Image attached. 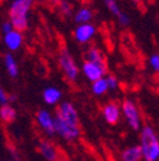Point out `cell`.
<instances>
[{"label": "cell", "mask_w": 159, "mask_h": 161, "mask_svg": "<svg viewBox=\"0 0 159 161\" xmlns=\"http://www.w3.org/2000/svg\"><path fill=\"white\" fill-rule=\"evenodd\" d=\"M32 7V0H14L9 7V21L14 30L22 32L28 27L27 14Z\"/></svg>", "instance_id": "1"}, {"label": "cell", "mask_w": 159, "mask_h": 161, "mask_svg": "<svg viewBox=\"0 0 159 161\" xmlns=\"http://www.w3.org/2000/svg\"><path fill=\"white\" fill-rule=\"evenodd\" d=\"M141 148L145 161H158L159 158V139L154 129L149 125L144 127L140 133Z\"/></svg>", "instance_id": "2"}, {"label": "cell", "mask_w": 159, "mask_h": 161, "mask_svg": "<svg viewBox=\"0 0 159 161\" xmlns=\"http://www.w3.org/2000/svg\"><path fill=\"white\" fill-rule=\"evenodd\" d=\"M59 63H60V67L65 74V77L69 80H75L78 78L79 74V68L74 62V58L71 56V54L64 47L60 51V55H59Z\"/></svg>", "instance_id": "3"}, {"label": "cell", "mask_w": 159, "mask_h": 161, "mask_svg": "<svg viewBox=\"0 0 159 161\" xmlns=\"http://www.w3.org/2000/svg\"><path fill=\"white\" fill-rule=\"evenodd\" d=\"M122 114L127 120V124L130 125V128H132L134 130H139L140 129V114H139L137 106L136 104L130 98H125L122 101V106H121Z\"/></svg>", "instance_id": "4"}, {"label": "cell", "mask_w": 159, "mask_h": 161, "mask_svg": "<svg viewBox=\"0 0 159 161\" xmlns=\"http://www.w3.org/2000/svg\"><path fill=\"white\" fill-rule=\"evenodd\" d=\"M55 133H57L60 137H63L66 141H73L80 136L79 127H74L69 124L66 120H64L59 114L55 116Z\"/></svg>", "instance_id": "5"}, {"label": "cell", "mask_w": 159, "mask_h": 161, "mask_svg": "<svg viewBox=\"0 0 159 161\" xmlns=\"http://www.w3.org/2000/svg\"><path fill=\"white\" fill-rule=\"evenodd\" d=\"M57 114L60 115L64 120L74 127H78L79 125V116H78V111L75 109V106L71 104V103H61L60 106H59V110H57Z\"/></svg>", "instance_id": "6"}, {"label": "cell", "mask_w": 159, "mask_h": 161, "mask_svg": "<svg viewBox=\"0 0 159 161\" xmlns=\"http://www.w3.org/2000/svg\"><path fill=\"white\" fill-rule=\"evenodd\" d=\"M83 69V73L84 75L90 80V82H97V80L105 78V74L107 73V68L105 67H101L98 64H94V63H89V62H85L82 67Z\"/></svg>", "instance_id": "7"}, {"label": "cell", "mask_w": 159, "mask_h": 161, "mask_svg": "<svg viewBox=\"0 0 159 161\" xmlns=\"http://www.w3.org/2000/svg\"><path fill=\"white\" fill-rule=\"evenodd\" d=\"M36 120L49 136L55 133V116H52L47 110H38L36 114Z\"/></svg>", "instance_id": "8"}, {"label": "cell", "mask_w": 159, "mask_h": 161, "mask_svg": "<svg viewBox=\"0 0 159 161\" xmlns=\"http://www.w3.org/2000/svg\"><path fill=\"white\" fill-rule=\"evenodd\" d=\"M94 35H95V27L93 25H90V23L79 25L74 31L75 40L79 44H85V42L90 41Z\"/></svg>", "instance_id": "9"}, {"label": "cell", "mask_w": 159, "mask_h": 161, "mask_svg": "<svg viewBox=\"0 0 159 161\" xmlns=\"http://www.w3.org/2000/svg\"><path fill=\"white\" fill-rule=\"evenodd\" d=\"M23 42V36L22 32H18L15 30H13L12 32H9L8 35H4V44L5 46L10 50V51H15L22 46Z\"/></svg>", "instance_id": "10"}, {"label": "cell", "mask_w": 159, "mask_h": 161, "mask_svg": "<svg viewBox=\"0 0 159 161\" xmlns=\"http://www.w3.org/2000/svg\"><path fill=\"white\" fill-rule=\"evenodd\" d=\"M120 106L116 103H110L103 108V118L108 124H116L120 119Z\"/></svg>", "instance_id": "11"}, {"label": "cell", "mask_w": 159, "mask_h": 161, "mask_svg": "<svg viewBox=\"0 0 159 161\" xmlns=\"http://www.w3.org/2000/svg\"><path fill=\"white\" fill-rule=\"evenodd\" d=\"M121 158L122 161H140L144 158V155H143V148L141 146H131V147H127L126 150L122 151L121 153Z\"/></svg>", "instance_id": "12"}, {"label": "cell", "mask_w": 159, "mask_h": 161, "mask_svg": "<svg viewBox=\"0 0 159 161\" xmlns=\"http://www.w3.org/2000/svg\"><path fill=\"white\" fill-rule=\"evenodd\" d=\"M38 150L47 161L57 160V151H56L55 146L51 142H49V141H41L38 145Z\"/></svg>", "instance_id": "13"}, {"label": "cell", "mask_w": 159, "mask_h": 161, "mask_svg": "<svg viewBox=\"0 0 159 161\" xmlns=\"http://www.w3.org/2000/svg\"><path fill=\"white\" fill-rule=\"evenodd\" d=\"M85 62L94 63V64H98V65H101V67L107 68L105 55L102 54L101 50H98V49H95V47L89 49V50L87 51V54H85Z\"/></svg>", "instance_id": "14"}, {"label": "cell", "mask_w": 159, "mask_h": 161, "mask_svg": "<svg viewBox=\"0 0 159 161\" xmlns=\"http://www.w3.org/2000/svg\"><path fill=\"white\" fill-rule=\"evenodd\" d=\"M42 96H44V100L46 104L55 105L61 100V91L56 87H47V88H45Z\"/></svg>", "instance_id": "15"}, {"label": "cell", "mask_w": 159, "mask_h": 161, "mask_svg": "<svg viewBox=\"0 0 159 161\" xmlns=\"http://www.w3.org/2000/svg\"><path fill=\"white\" fill-rule=\"evenodd\" d=\"M4 64H5V69L8 72V74L12 77V78H15L19 73V69H18V64L15 62V59L13 58V55L10 53L5 54L4 56Z\"/></svg>", "instance_id": "16"}, {"label": "cell", "mask_w": 159, "mask_h": 161, "mask_svg": "<svg viewBox=\"0 0 159 161\" xmlns=\"http://www.w3.org/2000/svg\"><path fill=\"white\" fill-rule=\"evenodd\" d=\"M93 18V12L88 8H80L75 14H74V19L75 22L79 25H87L90 22V19Z\"/></svg>", "instance_id": "17"}, {"label": "cell", "mask_w": 159, "mask_h": 161, "mask_svg": "<svg viewBox=\"0 0 159 161\" xmlns=\"http://www.w3.org/2000/svg\"><path fill=\"white\" fill-rule=\"evenodd\" d=\"M0 118L7 123H12L17 118V110L9 104L5 106H2V109H0Z\"/></svg>", "instance_id": "18"}, {"label": "cell", "mask_w": 159, "mask_h": 161, "mask_svg": "<svg viewBox=\"0 0 159 161\" xmlns=\"http://www.w3.org/2000/svg\"><path fill=\"white\" fill-rule=\"evenodd\" d=\"M108 90H110V87H108V83H107L106 78L99 79V80H97V82H94L92 85V92L94 95H97V96H101V95L106 93Z\"/></svg>", "instance_id": "19"}, {"label": "cell", "mask_w": 159, "mask_h": 161, "mask_svg": "<svg viewBox=\"0 0 159 161\" xmlns=\"http://www.w3.org/2000/svg\"><path fill=\"white\" fill-rule=\"evenodd\" d=\"M105 5L107 7V9L113 14V15H116V17H118L122 12L120 10V7L117 5V3L115 2V0H106L105 2Z\"/></svg>", "instance_id": "20"}, {"label": "cell", "mask_w": 159, "mask_h": 161, "mask_svg": "<svg viewBox=\"0 0 159 161\" xmlns=\"http://www.w3.org/2000/svg\"><path fill=\"white\" fill-rule=\"evenodd\" d=\"M60 7V12L65 15V17H71L73 15V9H71V5L68 3V2H60L59 4Z\"/></svg>", "instance_id": "21"}, {"label": "cell", "mask_w": 159, "mask_h": 161, "mask_svg": "<svg viewBox=\"0 0 159 161\" xmlns=\"http://www.w3.org/2000/svg\"><path fill=\"white\" fill-rule=\"evenodd\" d=\"M149 64H150V67H151L155 72H159V54H153V55H150Z\"/></svg>", "instance_id": "22"}, {"label": "cell", "mask_w": 159, "mask_h": 161, "mask_svg": "<svg viewBox=\"0 0 159 161\" xmlns=\"http://www.w3.org/2000/svg\"><path fill=\"white\" fill-rule=\"evenodd\" d=\"M106 79H107V83H108L110 90H116L118 87V80H117V78L115 75H108Z\"/></svg>", "instance_id": "23"}, {"label": "cell", "mask_w": 159, "mask_h": 161, "mask_svg": "<svg viewBox=\"0 0 159 161\" xmlns=\"http://www.w3.org/2000/svg\"><path fill=\"white\" fill-rule=\"evenodd\" d=\"M117 19H118V23H120L121 26H124V27L130 25V17L127 14H125V13H121L120 15L117 17Z\"/></svg>", "instance_id": "24"}, {"label": "cell", "mask_w": 159, "mask_h": 161, "mask_svg": "<svg viewBox=\"0 0 159 161\" xmlns=\"http://www.w3.org/2000/svg\"><path fill=\"white\" fill-rule=\"evenodd\" d=\"M14 30V27H13V25L10 23V21H7V22H4L3 23V26H2V31H3V33L4 35H8L9 32H12Z\"/></svg>", "instance_id": "25"}, {"label": "cell", "mask_w": 159, "mask_h": 161, "mask_svg": "<svg viewBox=\"0 0 159 161\" xmlns=\"http://www.w3.org/2000/svg\"><path fill=\"white\" fill-rule=\"evenodd\" d=\"M8 95L5 93V91L2 88L0 90V104H2V106H5V105H8Z\"/></svg>", "instance_id": "26"}, {"label": "cell", "mask_w": 159, "mask_h": 161, "mask_svg": "<svg viewBox=\"0 0 159 161\" xmlns=\"http://www.w3.org/2000/svg\"><path fill=\"white\" fill-rule=\"evenodd\" d=\"M15 100H17V96L14 93H8V101L9 103H14Z\"/></svg>", "instance_id": "27"}, {"label": "cell", "mask_w": 159, "mask_h": 161, "mask_svg": "<svg viewBox=\"0 0 159 161\" xmlns=\"http://www.w3.org/2000/svg\"><path fill=\"white\" fill-rule=\"evenodd\" d=\"M59 161H66V160H59Z\"/></svg>", "instance_id": "28"}]
</instances>
